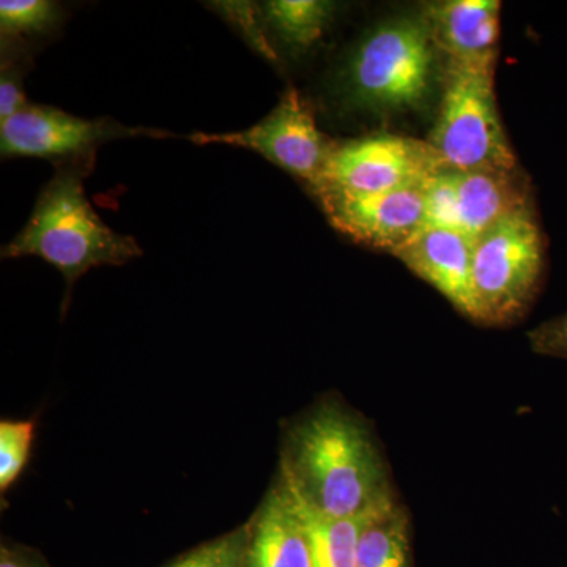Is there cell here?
<instances>
[{
    "label": "cell",
    "mask_w": 567,
    "mask_h": 567,
    "mask_svg": "<svg viewBox=\"0 0 567 567\" xmlns=\"http://www.w3.org/2000/svg\"><path fill=\"white\" fill-rule=\"evenodd\" d=\"M439 54L421 10L380 22L350 52L339 100L346 110L372 114L423 110L434 91Z\"/></svg>",
    "instance_id": "3"
},
{
    "label": "cell",
    "mask_w": 567,
    "mask_h": 567,
    "mask_svg": "<svg viewBox=\"0 0 567 567\" xmlns=\"http://www.w3.org/2000/svg\"><path fill=\"white\" fill-rule=\"evenodd\" d=\"M424 227L464 234L458 210L456 173L442 169L424 183Z\"/></svg>",
    "instance_id": "18"
},
{
    "label": "cell",
    "mask_w": 567,
    "mask_h": 567,
    "mask_svg": "<svg viewBox=\"0 0 567 567\" xmlns=\"http://www.w3.org/2000/svg\"><path fill=\"white\" fill-rule=\"evenodd\" d=\"M249 536L251 527L248 522L244 527L193 548L166 567H245Z\"/></svg>",
    "instance_id": "19"
},
{
    "label": "cell",
    "mask_w": 567,
    "mask_h": 567,
    "mask_svg": "<svg viewBox=\"0 0 567 567\" xmlns=\"http://www.w3.org/2000/svg\"><path fill=\"white\" fill-rule=\"evenodd\" d=\"M22 92L20 66L2 59V76H0V122L9 121L22 107L28 106Z\"/></svg>",
    "instance_id": "23"
},
{
    "label": "cell",
    "mask_w": 567,
    "mask_h": 567,
    "mask_svg": "<svg viewBox=\"0 0 567 567\" xmlns=\"http://www.w3.org/2000/svg\"><path fill=\"white\" fill-rule=\"evenodd\" d=\"M279 477L301 505L331 518L365 516L394 496L371 429L336 399L287 429Z\"/></svg>",
    "instance_id": "1"
},
{
    "label": "cell",
    "mask_w": 567,
    "mask_h": 567,
    "mask_svg": "<svg viewBox=\"0 0 567 567\" xmlns=\"http://www.w3.org/2000/svg\"><path fill=\"white\" fill-rule=\"evenodd\" d=\"M249 527L245 567H315L305 518L281 477L265 496Z\"/></svg>",
    "instance_id": "12"
},
{
    "label": "cell",
    "mask_w": 567,
    "mask_h": 567,
    "mask_svg": "<svg viewBox=\"0 0 567 567\" xmlns=\"http://www.w3.org/2000/svg\"><path fill=\"white\" fill-rule=\"evenodd\" d=\"M445 169L427 141L374 134L336 145L322 181L311 193L374 194L424 185Z\"/></svg>",
    "instance_id": "6"
},
{
    "label": "cell",
    "mask_w": 567,
    "mask_h": 567,
    "mask_svg": "<svg viewBox=\"0 0 567 567\" xmlns=\"http://www.w3.org/2000/svg\"><path fill=\"white\" fill-rule=\"evenodd\" d=\"M130 136L164 134L144 128H128L121 123L76 117L50 106L28 104L9 121L0 122V152L3 158L52 159L61 164H95V153L103 142Z\"/></svg>",
    "instance_id": "8"
},
{
    "label": "cell",
    "mask_w": 567,
    "mask_h": 567,
    "mask_svg": "<svg viewBox=\"0 0 567 567\" xmlns=\"http://www.w3.org/2000/svg\"><path fill=\"white\" fill-rule=\"evenodd\" d=\"M297 503L311 537L315 567H357L358 540L368 514L352 518H331L320 516L298 499Z\"/></svg>",
    "instance_id": "16"
},
{
    "label": "cell",
    "mask_w": 567,
    "mask_h": 567,
    "mask_svg": "<svg viewBox=\"0 0 567 567\" xmlns=\"http://www.w3.org/2000/svg\"><path fill=\"white\" fill-rule=\"evenodd\" d=\"M213 6H216L213 9L218 10L219 14H223L226 20L233 22L238 31L244 33L254 50L270 62L278 61V54L265 37L262 25H260V13H262L260 7L257 9L251 2H216Z\"/></svg>",
    "instance_id": "21"
},
{
    "label": "cell",
    "mask_w": 567,
    "mask_h": 567,
    "mask_svg": "<svg viewBox=\"0 0 567 567\" xmlns=\"http://www.w3.org/2000/svg\"><path fill=\"white\" fill-rule=\"evenodd\" d=\"M35 423L3 420L0 423V491L6 494L21 476L31 456Z\"/></svg>",
    "instance_id": "20"
},
{
    "label": "cell",
    "mask_w": 567,
    "mask_h": 567,
    "mask_svg": "<svg viewBox=\"0 0 567 567\" xmlns=\"http://www.w3.org/2000/svg\"><path fill=\"white\" fill-rule=\"evenodd\" d=\"M393 256L439 290L462 316L475 322L472 238L456 230L423 227L415 237L399 246Z\"/></svg>",
    "instance_id": "10"
},
{
    "label": "cell",
    "mask_w": 567,
    "mask_h": 567,
    "mask_svg": "<svg viewBox=\"0 0 567 567\" xmlns=\"http://www.w3.org/2000/svg\"><path fill=\"white\" fill-rule=\"evenodd\" d=\"M424 185L394 192L316 194L328 221L357 244L393 254L424 227Z\"/></svg>",
    "instance_id": "9"
},
{
    "label": "cell",
    "mask_w": 567,
    "mask_h": 567,
    "mask_svg": "<svg viewBox=\"0 0 567 567\" xmlns=\"http://www.w3.org/2000/svg\"><path fill=\"white\" fill-rule=\"evenodd\" d=\"M454 173L462 227L473 241L507 216L535 205L528 175L520 166L516 169L484 167Z\"/></svg>",
    "instance_id": "13"
},
{
    "label": "cell",
    "mask_w": 567,
    "mask_h": 567,
    "mask_svg": "<svg viewBox=\"0 0 567 567\" xmlns=\"http://www.w3.org/2000/svg\"><path fill=\"white\" fill-rule=\"evenodd\" d=\"M268 25L295 51H306L322 40L333 20L336 3L324 0H271L260 7Z\"/></svg>",
    "instance_id": "15"
},
{
    "label": "cell",
    "mask_w": 567,
    "mask_h": 567,
    "mask_svg": "<svg viewBox=\"0 0 567 567\" xmlns=\"http://www.w3.org/2000/svg\"><path fill=\"white\" fill-rule=\"evenodd\" d=\"M496 61L446 63L439 117L429 145L446 169H516L495 96Z\"/></svg>",
    "instance_id": "5"
},
{
    "label": "cell",
    "mask_w": 567,
    "mask_h": 567,
    "mask_svg": "<svg viewBox=\"0 0 567 567\" xmlns=\"http://www.w3.org/2000/svg\"><path fill=\"white\" fill-rule=\"evenodd\" d=\"M499 11L496 0H445L421 9L440 54L461 63L498 59Z\"/></svg>",
    "instance_id": "11"
},
{
    "label": "cell",
    "mask_w": 567,
    "mask_h": 567,
    "mask_svg": "<svg viewBox=\"0 0 567 567\" xmlns=\"http://www.w3.org/2000/svg\"><path fill=\"white\" fill-rule=\"evenodd\" d=\"M95 164H61L40 193L28 224L3 246V259L35 256L54 265L66 282V301L74 282L93 267L123 265L142 256L137 241L112 230L93 210L84 177Z\"/></svg>",
    "instance_id": "2"
},
{
    "label": "cell",
    "mask_w": 567,
    "mask_h": 567,
    "mask_svg": "<svg viewBox=\"0 0 567 567\" xmlns=\"http://www.w3.org/2000/svg\"><path fill=\"white\" fill-rule=\"evenodd\" d=\"M61 20V9L50 0H2L0 31L2 40L21 35H37L54 29Z\"/></svg>",
    "instance_id": "17"
},
{
    "label": "cell",
    "mask_w": 567,
    "mask_h": 567,
    "mask_svg": "<svg viewBox=\"0 0 567 567\" xmlns=\"http://www.w3.org/2000/svg\"><path fill=\"white\" fill-rule=\"evenodd\" d=\"M528 342L537 354L567 360V312L533 328Z\"/></svg>",
    "instance_id": "22"
},
{
    "label": "cell",
    "mask_w": 567,
    "mask_h": 567,
    "mask_svg": "<svg viewBox=\"0 0 567 567\" xmlns=\"http://www.w3.org/2000/svg\"><path fill=\"white\" fill-rule=\"evenodd\" d=\"M188 140L197 145L224 144L259 153L315 189L322 181L336 142L317 126L315 111L297 89L289 87L274 111L244 132L196 133Z\"/></svg>",
    "instance_id": "7"
},
{
    "label": "cell",
    "mask_w": 567,
    "mask_h": 567,
    "mask_svg": "<svg viewBox=\"0 0 567 567\" xmlns=\"http://www.w3.org/2000/svg\"><path fill=\"white\" fill-rule=\"evenodd\" d=\"M357 567H410L409 514L395 495L365 516Z\"/></svg>",
    "instance_id": "14"
},
{
    "label": "cell",
    "mask_w": 567,
    "mask_h": 567,
    "mask_svg": "<svg viewBox=\"0 0 567 567\" xmlns=\"http://www.w3.org/2000/svg\"><path fill=\"white\" fill-rule=\"evenodd\" d=\"M546 254L535 205L480 235L472 260L475 323L506 327L524 319L543 286Z\"/></svg>",
    "instance_id": "4"
},
{
    "label": "cell",
    "mask_w": 567,
    "mask_h": 567,
    "mask_svg": "<svg viewBox=\"0 0 567 567\" xmlns=\"http://www.w3.org/2000/svg\"><path fill=\"white\" fill-rule=\"evenodd\" d=\"M0 567H39L33 565L31 559L24 557L20 551L11 550V548L3 546L0 551Z\"/></svg>",
    "instance_id": "24"
}]
</instances>
